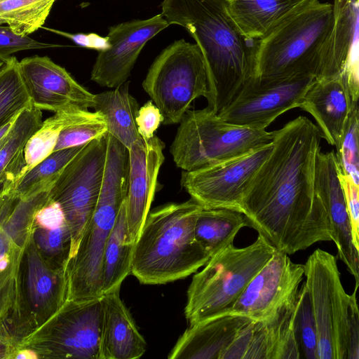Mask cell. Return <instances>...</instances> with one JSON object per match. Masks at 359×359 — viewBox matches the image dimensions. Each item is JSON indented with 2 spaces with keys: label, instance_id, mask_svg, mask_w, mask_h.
<instances>
[{
  "label": "cell",
  "instance_id": "46",
  "mask_svg": "<svg viewBox=\"0 0 359 359\" xmlns=\"http://www.w3.org/2000/svg\"><path fill=\"white\" fill-rule=\"evenodd\" d=\"M13 121H14V119L11 122H10L7 125H6L5 126L0 128V147L4 141L6 134L7 133V132H8V129L10 128Z\"/></svg>",
  "mask_w": 359,
  "mask_h": 359
},
{
  "label": "cell",
  "instance_id": "33",
  "mask_svg": "<svg viewBox=\"0 0 359 359\" xmlns=\"http://www.w3.org/2000/svg\"><path fill=\"white\" fill-rule=\"evenodd\" d=\"M18 62L11 56L0 73V128L32 105L19 71Z\"/></svg>",
  "mask_w": 359,
  "mask_h": 359
},
{
  "label": "cell",
  "instance_id": "2",
  "mask_svg": "<svg viewBox=\"0 0 359 359\" xmlns=\"http://www.w3.org/2000/svg\"><path fill=\"white\" fill-rule=\"evenodd\" d=\"M169 25L184 27L203 55L208 109L219 113L255 77L257 40L245 36L228 13L226 0H163Z\"/></svg>",
  "mask_w": 359,
  "mask_h": 359
},
{
  "label": "cell",
  "instance_id": "31",
  "mask_svg": "<svg viewBox=\"0 0 359 359\" xmlns=\"http://www.w3.org/2000/svg\"><path fill=\"white\" fill-rule=\"evenodd\" d=\"M86 144L53 151L24 173L14 187L7 191L20 197L27 198L42 191L49 190L65 166Z\"/></svg>",
  "mask_w": 359,
  "mask_h": 359
},
{
  "label": "cell",
  "instance_id": "27",
  "mask_svg": "<svg viewBox=\"0 0 359 359\" xmlns=\"http://www.w3.org/2000/svg\"><path fill=\"white\" fill-rule=\"evenodd\" d=\"M305 0H226L230 16L247 37L259 40Z\"/></svg>",
  "mask_w": 359,
  "mask_h": 359
},
{
  "label": "cell",
  "instance_id": "36",
  "mask_svg": "<svg viewBox=\"0 0 359 359\" xmlns=\"http://www.w3.org/2000/svg\"><path fill=\"white\" fill-rule=\"evenodd\" d=\"M106 133L107 126L100 113L81 111L61 130L54 151L85 144Z\"/></svg>",
  "mask_w": 359,
  "mask_h": 359
},
{
  "label": "cell",
  "instance_id": "5",
  "mask_svg": "<svg viewBox=\"0 0 359 359\" xmlns=\"http://www.w3.org/2000/svg\"><path fill=\"white\" fill-rule=\"evenodd\" d=\"M128 149L116 140L107 143L97 203L67 269V300L101 297V266L105 243L126 200L128 185Z\"/></svg>",
  "mask_w": 359,
  "mask_h": 359
},
{
  "label": "cell",
  "instance_id": "37",
  "mask_svg": "<svg viewBox=\"0 0 359 359\" xmlns=\"http://www.w3.org/2000/svg\"><path fill=\"white\" fill-rule=\"evenodd\" d=\"M358 105L355 104L347 121L336 156L342 173L359 185Z\"/></svg>",
  "mask_w": 359,
  "mask_h": 359
},
{
  "label": "cell",
  "instance_id": "47",
  "mask_svg": "<svg viewBox=\"0 0 359 359\" xmlns=\"http://www.w3.org/2000/svg\"><path fill=\"white\" fill-rule=\"evenodd\" d=\"M5 65H6V62L0 61V73L4 69Z\"/></svg>",
  "mask_w": 359,
  "mask_h": 359
},
{
  "label": "cell",
  "instance_id": "13",
  "mask_svg": "<svg viewBox=\"0 0 359 359\" xmlns=\"http://www.w3.org/2000/svg\"><path fill=\"white\" fill-rule=\"evenodd\" d=\"M49 198V190L27 198L11 191L0 194V325L8 324L17 307L20 266L32 232L37 211Z\"/></svg>",
  "mask_w": 359,
  "mask_h": 359
},
{
  "label": "cell",
  "instance_id": "4",
  "mask_svg": "<svg viewBox=\"0 0 359 359\" xmlns=\"http://www.w3.org/2000/svg\"><path fill=\"white\" fill-rule=\"evenodd\" d=\"M332 22V4L305 0L257 40L255 77L316 78Z\"/></svg>",
  "mask_w": 359,
  "mask_h": 359
},
{
  "label": "cell",
  "instance_id": "21",
  "mask_svg": "<svg viewBox=\"0 0 359 359\" xmlns=\"http://www.w3.org/2000/svg\"><path fill=\"white\" fill-rule=\"evenodd\" d=\"M165 144L156 135L140 137L128 151L129 172L126 198L128 237L135 243L144 223L157 186L160 168L164 162Z\"/></svg>",
  "mask_w": 359,
  "mask_h": 359
},
{
  "label": "cell",
  "instance_id": "44",
  "mask_svg": "<svg viewBox=\"0 0 359 359\" xmlns=\"http://www.w3.org/2000/svg\"><path fill=\"white\" fill-rule=\"evenodd\" d=\"M20 342L13 336L11 326L0 325V359H15Z\"/></svg>",
  "mask_w": 359,
  "mask_h": 359
},
{
  "label": "cell",
  "instance_id": "8",
  "mask_svg": "<svg viewBox=\"0 0 359 359\" xmlns=\"http://www.w3.org/2000/svg\"><path fill=\"white\" fill-rule=\"evenodd\" d=\"M179 123L170 151L184 171L222 162L272 142V132L228 123L207 107L187 110Z\"/></svg>",
  "mask_w": 359,
  "mask_h": 359
},
{
  "label": "cell",
  "instance_id": "19",
  "mask_svg": "<svg viewBox=\"0 0 359 359\" xmlns=\"http://www.w3.org/2000/svg\"><path fill=\"white\" fill-rule=\"evenodd\" d=\"M340 170L334 151L318 152L314 170V191L326 210L332 241L337 249V257L353 276L355 286L359 285V250L354 245L352 230L344 198L338 177Z\"/></svg>",
  "mask_w": 359,
  "mask_h": 359
},
{
  "label": "cell",
  "instance_id": "29",
  "mask_svg": "<svg viewBox=\"0 0 359 359\" xmlns=\"http://www.w3.org/2000/svg\"><path fill=\"white\" fill-rule=\"evenodd\" d=\"M125 201L103 250L101 266L102 295L121 287L123 281L130 273L134 243L130 242L128 237Z\"/></svg>",
  "mask_w": 359,
  "mask_h": 359
},
{
  "label": "cell",
  "instance_id": "38",
  "mask_svg": "<svg viewBox=\"0 0 359 359\" xmlns=\"http://www.w3.org/2000/svg\"><path fill=\"white\" fill-rule=\"evenodd\" d=\"M298 297L296 332L301 353L306 359H318L316 326L304 283L299 289Z\"/></svg>",
  "mask_w": 359,
  "mask_h": 359
},
{
  "label": "cell",
  "instance_id": "23",
  "mask_svg": "<svg viewBox=\"0 0 359 359\" xmlns=\"http://www.w3.org/2000/svg\"><path fill=\"white\" fill-rule=\"evenodd\" d=\"M121 287L101 296L102 319L99 359H137L147 343L120 297Z\"/></svg>",
  "mask_w": 359,
  "mask_h": 359
},
{
  "label": "cell",
  "instance_id": "42",
  "mask_svg": "<svg viewBox=\"0 0 359 359\" xmlns=\"http://www.w3.org/2000/svg\"><path fill=\"white\" fill-rule=\"evenodd\" d=\"M66 223L60 205L50 198L37 211L34 217V225L46 229H55Z\"/></svg>",
  "mask_w": 359,
  "mask_h": 359
},
{
  "label": "cell",
  "instance_id": "20",
  "mask_svg": "<svg viewBox=\"0 0 359 359\" xmlns=\"http://www.w3.org/2000/svg\"><path fill=\"white\" fill-rule=\"evenodd\" d=\"M333 22L316 79L343 74L358 99V0H333Z\"/></svg>",
  "mask_w": 359,
  "mask_h": 359
},
{
  "label": "cell",
  "instance_id": "43",
  "mask_svg": "<svg viewBox=\"0 0 359 359\" xmlns=\"http://www.w3.org/2000/svg\"><path fill=\"white\" fill-rule=\"evenodd\" d=\"M42 28L48 31L65 36L67 38H69L72 41H73L76 44L81 47L92 48L97 50L98 51H101L108 48L110 46V44L107 36L102 37L95 33L70 34L47 27Z\"/></svg>",
  "mask_w": 359,
  "mask_h": 359
},
{
  "label": "cell",
  "instance_id": "30",
  "mask_svg": "<svg viewBox=\"0 0 359 359\" xmlns=\"http://www.w3.org/2000/svg\"><path fill=\"white\" fill-rule=\"evenodd\" d=\"M246 226L248 221L241 212L203 208L196 220L195 238L211 257L233 244L238 232Z\"/></svg>",
  "mask_w": 359,
  "mask_h": 359
},
{
  "label": "cell",
  "instance_id": "25",
  "mask_svg": "<svg viewBox=\"0 0 359 359\" xmlns=\"http://www.w3.org/2000/svg\"><path fill=\"white\" fill-rule=\"evenodd\" d=\"M250 319L226 314L189 325L168 354L170 359H221Z\"/></svg>",
  "mask_w": 359,
  "mask_h": 359
},
{
  "label": "cell",
  "instance_id": "18",
  "mask_svg": "<svg viewBox=\"0 0 359 359\" xmlns=\"http://www.w3.org/2000/svg\"><path fill=\"white\" fill-rule=\"evenodd\" d=\"M169 25L161 13L110 27L107 36L110 46L99 51L90 79L110 88L123 84L147 42Z\"/></svg>",
  "mask_w": 359,
  "mask_h": 359
},
{
  "label": "cell",
  "instance_id": "32",
  "mask_svg": "<svg viewBox=\"0 0 359 359\" xmlns=\"http://www.w3.org/2000/svg\"><path fill=\"white\" fill-rule=\"evenodd\" d=\"M56 0H0V25L28 36L42 28Z\"/></svg>",
  "mask_w": 359,
  "mask_h": 359
},
{
  "label": "cell",
  "instance_id": "16",
  "mask_svg": "<svg viewBox=\"0 0 359 359\" xmlns=\"http://www.w3.org/2000/svg\"><path fill=\"white\" fill-rule=\"evenodd\" d=\"M304 278V264L276 249L235 302L229 314L262 321L294 299Z\"/></svg>",
  "mask_w": 359,
  "mask_h": 359
},
{
  "label": "cell",
  "instance_id": "11",
  "mask_svg": "<svg viewBox=\"0 0 359 359\" xmlns=\"http://www.w3.org/2000/svg\"><path fill=\"white\" fill-rule=\"evenodd\" d=\"M107 136L89 142L65 166L49 190L62 210L72 238L71 257L95 211L105 167Z\"/></svg>",
  "mask_w": 359,
  "mask_h": 359
},
{
  "label": "cell",
  "instance_id": "40",
  "mask_svg": "<svg viewBox=\"0 0 359 359\" xmlns=\"http://www.w3.org/2000/svg\"><path fill=\"white\" fill-rule=\"evenodd\" d=\"M338 177L344 194L353 243L359 250V185L355 184L348 175L342 173L341 169Z\"/></svg>",
  "mask_w": 359,
  "mask_h": 359
},
{
  "label": "cell",
  "instance_id": "12",
  "mask_svg": "<svg viewBox=\"0 0 359 359\" xmlns=\"http://www.w3.org/2000/svg\"><path fill=\"white\" fill-rule=\"evenodd\" d=\"M67 294L66 270L54 268L42 258L32 232L20 261L18 299L11 320L16 339L20 343L47 322L67 301Z\"/></svg>",
  "mask_w": 359,
  "mask_h": 359
},
{
  "label": "cell",
  "instance_id": "17",
  "mask_svg": "<svg viewBox=\"0 0 359 359\" xmlns=\"http://www.w3.org/2000/svg\"><path fill=\"white\" fill-rule=\"evenodd\" d=\"M18 67L32 104L36 108L66 113L93 107L94 94L48 57H25L18 62Z\"/></svg>",
  "mask_w": 359,
  "mask_h": 359
},
{
  "label": "cell",
  "instance_id": "35",
  "mask_svg": "<svg viewBox=\"0 0 359 359\" xmlns=\"http://www.w3.org/2000/svg\"><path fill=\"white\" fill-rule=\"evenodd\" d=\"M32 238L39 254L48 264L66 270L72 248L71 233L67 224L46 229L34 225V222Z\"/></svg>",
  "mask_w": 359,
  "mask_h": 359
},
{
  "label": "cell",
  "instance_id": "24",
  "mask_svg": "<svg viewBox=\"0 0 359 359\" xmlns=\"http://www.w3.org/2000/svg\"><path fill=\"white\" fill-rule=\"evenodd\" d=\"M298 306L297 294L269 318L253 321L245 359L302 358L296 332Z\"/></svg>",
  "mask_w": 359,
  "mask_h": 359
},
{
  "label": "cell",
  "instance_id": "10",
  "mask_svg": "<svg viewBox=\"0 0 359 359\" xmlns=\"http://www.w3.org/2000/svg\"><path fill=\"white\" fill-rule=\"evenodd\" d=\"M102 319L101 297L67 300L19 349H30L39 358L99 359Z\"/></svg>",
  "mask_w": 359,
  "mask_h": 359
},
{
  "label": "cell",
  "instance_id": "39",
  "mask_svg": "<svg viewBox=\"0 0 359 359\" xmlns=\"http://www.w3.org/2000/svg\"><path fill=\"white\" fill-rule=\"evenodd\" d=\"M60 46L36 41L28 36L13 32L8 26L0 25V61L7 62L14 53L30 50L55 48Z\"/></svg>",
  "mask_w": 359,
  "mask_h": 359
},
{
  "label": "cell",
  "instance_id": "9",
  "mask_svg": "<svg viewBox=\"0 0 359 359\" xmlns=\"http://www.w3.org/2000/svg\"><path fill=\"white\" fill-rule=\"evenodd\" d=\"M142 87L158 108L165 125L179 123L191 104L208 97V76L199 47L175 41L155 58Z\"/></svg>",
  "mask_w": 359,
  "mask_h": 359
},
{
  "label": "cell",
  "instance_id": "45",
  "mask_svg": "<svg viewBox=\"0 0 359 359\" xmlns=\"http://www.w3.org/2000/svg\"><path fill=\"white\" fill-rule=\"evenodd\" d=\"M39 358L35 352L27 348L19 349L15 356V359H37Z\"/></svg>",
  "mask_w": 359,
  "mask_h": 359
},
{
  "label": "cell",
  "instance_id": "41",
  "mask_svg": "<svg viewBox=\"0 0 359 359\" xmlns=\"http://www.w3.org/2000/svg\"><path fill=\"white\" fill-rule=\"evenodd\" d=\"M163 121L162 114L151 100L139 108L135 118L138 133L144 140L153 137Z\"/></svg>",
  "mask_w": 359,
  "mask_h": 359
},
{
  "label": "cell",
  "instance_id": "14",
  "mask_svg": "<svg viewBox=\"0 0 359 359\" xmlns=\"http://www.w3.org/2000/svg\"><path fill=\"white\" fill-rule=\"evenodd\" d=\"M273 148L272 142L245 154L192 171H182L181 185L205 208L241 212V201Z\"/></svg>",
  "mask_w": 359,
  "mask_h": 359
},
{
  "label": "cell",
  "instance_id": "15",
  "mask_svg": "<svg viewBox=\"0 0 359 359\" xmlns=\"http://www.w3.org/2000/svg\"><path fill=\"white\" fill-rule=\"evenodd\" d=\"M315 80L313 76L276 79L254 77L217 115L234 125L266 129L280 115L299 107Z\"/></svg>",
  "mask_w": 359,
  "mask_h": 359
},
{
  "label": "cell",
  "instance_id": "34",
  "mask_svg": "<svg viewBox=\"0 0 359 359\" xmlns=\"http://www.w3.org/2000/svg\"><path fill=\"white\" fill-rule=\"evenodd\" d=\"M81 111L55 113L45 121H42L39 129L26 144L25 148L26 165L23 174L54 151L60 132Z\"/></svg>",
  "mask_w": 359,
  "mask_h": 359
},
{
  "label": "cell",
  "instance_id": "26",
  "mask_svg": "<svg viewBox=\"0 0 359 359\" xmlns=\"http://www.w3.org/2000/svg\"><path fill=\"white\" fill-rule=\"evenodd\" d=\"M42 123L41 110L33 105L14 119L0 147V191L11 189L26 165L25 148Z\"/></svg>",
  "mask_w": 359,
  "mask_h": 359
},
{
  "label": "cell",
  "instance_id": "7",
  "mask_svg": "<svg viewBox=\"0 0 359 359\" xmlns=\"http://www.w3.org/2000/svg\"><path fill=\"white\" fill-rule=\"evenodd\" d=\"M276 248L259 233L244 248L233 243L211 256L187 290L184 315L189 325L229 314L246 286L271 258Z\"/></svg>",
  "mask_w": 359,
  "mask_h": 359
},
{
  "label": "cell",
  "instance_id": "6",
  "mask_svg": "<svg viewBox=\"0 0 359 359\" xmlns=\"http://www.w3.org/2000/svg\"><path fill=\"white\" fill-rule=\"evenodd\" d=\"M337 258L316 249L304 264V283L315 319L318 359H359L358 288L346 292Z\"/></svg>",
  "mask_w": 359,
  "mask_h": 359
},
{
  "label": "cell",
  "instance_id": "3",
  "mask_svg": "<svg viewBox=\"0 0 359 359\" xmlns=\"http://www.w3.org/2000/svg\"><path fill=\"white\" fill-rule=\"evenodd\" d=\"M203 207L193 198L149 212L134 243L130 273L142 284L162 285L187 278L209 260L195 238Z\"/></svg>",
  "mask_w": 359,
  "mask_h": 359
},
{
  "label": "cell",
  "instance_id": "1",
  "mask_svg": "<svg viewBox=\"0 0 359 359\" xmlns=\"http://www.w3.org/2000/svg\"><path fill=\"white\" fill-rule=\"evenodd\" d=\"M272 135V150L241 201L249 226L288 255L332 241L326 210L314 191L319 128L300 116Z\"/></svg>",
  "mask_w": 359,
  "mask_h": 359
},
{
  "label": "cell",
  "instance_id": "48",
  "mask_svg": "<svg viewBox=\"0 0 359 359\" xmlns=\"http://www.w3.org/2000/svg\"><path fill=\"white\" fill-rule=\"evenodd\" d=\"M0 194H1V191H0Z\"/></svg>",
  "mask_w": 359,
  "mask_h": 359
},
{
  "label": "cell",
  "instance_id": "28",
  "mask_svg": "<svg viewBox=\"0 0 359 359\" xmlns=\"http://www.w3.org/2000/svg\"><path fill=\"white\" fill-rule=\"evenodd\" d=\"M92 108L104 118L107 133L128 149L141 137L135 122L139 104L129 93V82L94 94Z\"/></svg>",
  "mask_w": 359,
  "mask_h": 359
},
{
  "label": "cell",
  "instance_id": "22",
  "mask_svg": "<svg viewBox=\"0 0 359 359\" xmlns=\"http://www.w3.org/2000/svg\"><path fill=\"white\" fill-rule=\"evenodd\" d=\"M358 104L354 101L346 79L341 74L316 79L299 106L316 120L322 137L339 149L348 116Z\"/></svg>",
  "mask_w": 359,
  "mask_h": 359
}]
</instances>
